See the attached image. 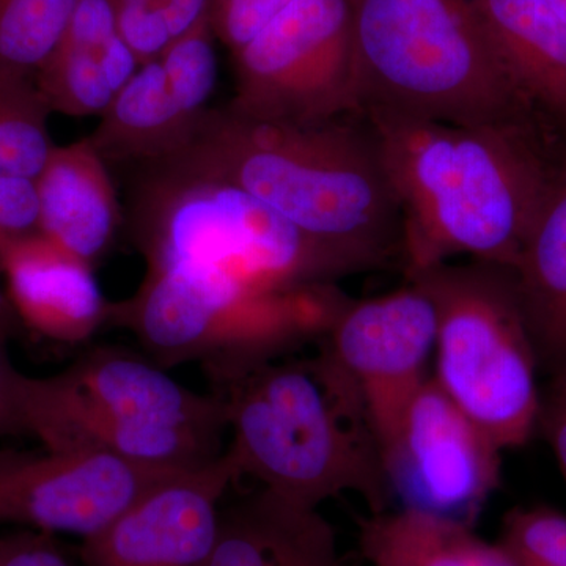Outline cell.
<instances>
[{"label":"cell","mask_w":566,"mask_h":566,"mask_svg":"<svg viewBox=\"0 0 566 566\" xmlns=\"http://www.w3.org/2000/svg\"><path fill=\"white\" fill-rule=\"evenodd\" d=\"M205 566H344L334 528L318 509L263 490L222 510Z\"/></svg>","instance_id":"cell-15"},{"label":"cell","mask_w":566,"mask_h":566,"mask_svg":"<svg viewBox=\"0 0 566 566\" xmlns=\"http://www.w3.org/2000/svg\"><path fill=\"white\" fill-rule=\"evenodd\" d=\"M513 274L539 374L547 379L566 376V167L528 233Z\"/></svg>","instance_id":"cell-16"},{"label":"cell","mask_w":566,"mask_h":566,"mask_svg":"<svg viewBox=\"0 0 566 566\" xmlns=\"http://www.w3.org/2000/svg\"><path fill=\"white\" fill-rule=\"evenodd\" d=\"M115 10L118 33L139 65L159 61L174 41L161 9L156 3L144 2L115 7Z\"/></svg>","instance_id":"cell-26"},{"label":"cell","mask_w":566,"mask_h":566,"mask_svg":"<svg viewBox=\"0 0 566 566\" xmlns=\"http://www.w3.org/2000/svg\"><path fill=\"white\" fill-rule=\"evenodd\" d=\"M137 167L129 226L145 268L208 271L300 303L333 300L352 275L279 212L180 156Z\"/></svg>","instance_id":"cell-4"},{"label":"cell","mask_w":566,"mask_h":566,"mask_svg":"<svg viewBox=\"0 0 566 566\" xmlns=\"http://www.w3.org/2000/svg\"><path fill=\"white\" fill-rule=\"evenodd\" d=\"M17 329V314L11 307L9 297L0 293V344L6 345Z\"/></svg>","instance_id":"cell-32"},{"label":"cell","mask_w":566,"mask_h":566,"mask_svg":"<svg viewBox=\"0 0 566 566\" xmlns=\"http://www.w3.org/2000/svg\"><path fill=\"white\" fill-rule=\"evenodd\" d=\"M499 543L520 566H566V515L546 505L515 506Z\"/></svg>","instance_id":"cell-24"},{"label":"cell","mask_w":566,"mask_h":566,"mask_svg":"<svg viewBox=\"0 0 566 566\" xmlns=\"http://www.w3.org/2000/svg\"><path fill=\"white\" fill-rule=\"evenodd\" d=\"M233 57L229 106L248 117L303 125L359 111L352 0H293Z\"/></svg>","instance_id":"cell-8"},{"label":"cell","mask_w":566,"mask_h":566,"mask_svg":"<svg viewBox=\"0 0 566 566\" xmlns=\"http://www.w3.org/2000/svg\"><path fill=\"white\" fill-rule=\"evenodd\" d=\"M0 566H73L52 534L25 531L0 536Z\"/></svg>","instance_id":"cell-28"},{"label":"cell","mask_w":566,"mask_h":566,"mask_svg":"<svg viewBox=\"0 0 566 566\" xmlns=\"http://www.w3.org/2000/svg\"><path fill=\"white\" fill-rule=\"evenodd\" d=\"M502 452L431 375L382 453L390 501L474 527L501 483Z\"/></svg>","instance_id":"cell-9"},{"label":"cell","mask_w":566,"mask_h":566,"mask_svg":"<svg viewBox=\"0 0 566 566\" xmlns=\"http://www.w3.org/2000/svg\"><path fill=\"white\" fill-rule=\"evenodd\" d=\"M212 39L214 32L211 18H208L186 35L174 40L159 59L175 99L193 118L202 117L208 111V99L218 80V59Z\"/></svg>","instance_id":"cell-23"},{"label":"cell","mask_w":566,"mask_h":566,"mask_svg":"<svg viewBox=\"0 0 566 566\" xmlns=\"http://www.w3.org/2000/svg\"><path fill=\"white\" fill-rule=\"evenodd\" d=\"M524 98L566 142V21L545 0H482Z\"/></svg>","instance_id":"cell-17"},{"label":"cell","mask_w":566,"mask_h":566,"mask_svg":"<svg viewBox=\"0 0 566 566\" xmlns=\"http://www.w3.org/2000/svg\"><path fill=\"white\" fill-rule=\"evenodd\" d=\"M547 6L553 7L554 10L560 14L562 18L566 21V0H545Z\"/></svg>","instance_id":"cell-33"},{"label":"cell","mask_w":566,"mask_h":566,"mask_svg":"<svg viewBox=\"0 0 566 566\" xmlns=\"http://www.w3.org/2000/svg\"><path fill=\"white\" fill-rule=\"evenodd\" d=\"M406 281L420 283L436 305L434 381L502 450L527 444L539 370L512 268L469 260Z\"/></svg>","instance_id":"cell-7"},{"label":"cell","mask_w":566,"mask_h":566,"mask_svg":"<svg viewBox=\"0 0 566 566\" xmlns=\"http://www.w3.org/2000/svg\"><path fill=\"white\" fill-rule=\"evenodd\" d=\"M103 48L91 50L63 41L59 44L35 76L36 88L51 112L103 117L117 95L104 73Z\"/></svg>","instance_id":"cell-22"},{"label":"cell","mask_w":566,"mask_h":566,"mask_svg":"<svg viewBox=\"0 0 566 566\" xmlns=\"http://www.w3.org/2000/svg\"><path fill=\"white\" fill-rule=\"evenodd\" d=\"M226 401L238 479L252 476L293 504L318 509L356 493L371 515L390 502L381 446L353 379L331 354L270 360L216 390Z\"/></svg>","instance_id":"cell-3"},{"label":"cell","mask_w":566,"mask_h":566,"mask_svg":"<svg viewBox=\"0 0 566 566\" xmlns=\"http://www.w3.org/2000/svg\"><path fill=\"white\" fill-rule=\"evenodd\" d=\"M161 9L172 39L192 31L197 24L211 18L212 0H151Z\"/></svg>","instance_id":"cell-31"},{"label":"cell","mask_w":566,"mask_h":566,"mask_svg":"<svg viewBox=\"0 0 566 566\" xmlns=\"http://www.w3.org/2000/svg\"><path fill=\"white\" fill-rule=\"evenodd\" d=\"M359 531L363 556L374 566H520L474 527L408 510L376 513Z\"/></svg>","instance_id":"cell-19"},{"label":"cell","mask_w":566,"mask_h":566,"mask_svg":"<svg viewBox=\"0 0 566 566\" xmlns=\"http://www.w3.org/2000/svg\"><path fill=\"white\" fill-rule=\"evenodd\" d=\"M115 7L129 6V3L151 2V0H112Z\"/></svg>","instance_id":"cell-34"},{"label":"cell","mask_w":566,"mask_h":566,"mask_svg":"<svg viewBox=\"0 0 566 566\" xmlns=\"http://www.w3.org/2000/svg\"><path fill=\"white\" fill-rule=\"evenodd\" d=\"M0 274L14 314L43 337L82 344L107 323L93 266L40 230L0 243Z\"/></svg>","instance_id":"cell-13"},{"label":"cell","mask_w":566,"mask_h":566,"mask_svg":"<svg viewBox=\"0 0 566 566\" xmlns=\"http://www.w3.org/2000/svg\"><path fill=\"white\" fill-rule=\"evenodd\" d=\"M238 480L222 452L202 468L175 472L109 526L82 539L84 566H205L218 539L221 501Z\"/></svg>","instance_id":"cell-12"},{"label":"cell","mask_w":566,"mask_h":566,"mask_svg":"<svg viewBox=\"0 0 566 566\" xmlns=\"http://www.w3.org/2000/svg\"><path fill=\"white\" fill-rule=\"evenodd\" d=\"M36 230L40 229L35 180L0 178V243Z\"/></svg>","instance_id":"cell-27"},{"label":"cell","mask_w":566,"mask_h":566,"mask_svg":"<svg viewBox=\"0 0 566 566\" xmlns=\"http://www.w3.org/2000/svg\"><path fill=\"white\" fill-rule=\"evenodd\" d=\"M95 450H0V524L82 539L98 534L175 472Z\"/></svg>","instance_id":"cell-11"},{"label":"cell","mask_w":566,"mask_h":566,"mask_svg":"<svg viewBox=\"0 0 566 566\" xmlns=\"http://www.w3.org/2000/svg\"><path fill=\"white\" fill-rule=\"evenodd\" d=\"M536 428L545 436L566 482V376L549 378L545 389H539Z\"/></svg>","instance_id":"cell-29"},{"label":"cell","mask_w":566,"mask_h":566,"mask_svg":"<svg viewBox=\"0 0 566 566\" xmlns=\"http://www.w3.org/2000/svg\"><path fill=\"white\" fill-rule=\"evenodd\" d=\"M35 188L40 232L91 266L99 262L117 237L120 210L107 163L91 139L55 147Z\"/></svg>","instance_id":"cell-14"},{"label":"cell","mask_w":566,"mask_h":566,"mask_svg":"<svg viewBox=\"0 0 566 566\" xmlns=\"http://www.w3.org/2000/svg\"><path fill=\"white\" fill-rule=\"evenodd\" d=\"M438 314L416 281L392 293L344 305L319 345L353 379L378 436L381 453L431 374Z\"/></svg>","instance_id":"cell-10"},{"label":"cell","mask_w":566,"mask_h":566,"mask_svg":"<svg viewBox=\"0 0 566 566\" xmlns=\"http://www.w3.org/2000/svg\"><path fill=\"white\" fill-rule=\"evenodd\" d=\"M50 114L35 82H0V178H39L55 148Z\"/></svg>","instance_id":"cell-21"},{"label":"cell","mask_w":566,"mask_h":566,"mask_svg":"<svg viewBox=\"0 0 566 566\" xmlns=\"http://www.w3.org/2000/svg\"><path fill=\"white\" fill-rule=\"evenodd\" d=\"M174 156L279 212L352 275L401 264L400 202L360 111L300 125L256 120L227 104L205 112Z\"/></svg>","instance_id":"cell-2"},{"label":"cell","mask_w":566,"mask_h":566,"mask_svg":"<svg viewBox=\"0 0 566 566\" xmlns=\"http://www.w3.org/2000/svg\"><path fill=\"white\" fill-rule=\"evenodd\" d=\"M293 0H212L214 36L237 52L270 24Z\"/></svg>","instance_id":"cell-25"},{"label":"cell","mask_w":566,"mask_h":566,"mask_svg":"<svg viewBox=\"0 0 566 566\" xmlns=\"http://www.w3.org/2000/svg\"><path fill=\"white\" fill-rule=\"evenodd\" d=\"M24 381L29 433L48 452L95 450L161 469L202 468L222 455V395L188 389L126 349L98 346L62 374Z\"/></svg>","instance_id":"cell-6"},{"label":"cell","mask_w":566,"mask_h":566,"mask_svg":"<svg viewBox=\"0 0 566 566\" xmlns=\"http://www.w3.org/2000/svg\"><path fill=\"white\" fill-rule=\"evenodd\" d=\"M81 0H0V82H35Z\"/></svg>","instance_id":"cell-20"},{"label":"cell","mask_w":566,"mask_h":566,"mask_svg":"<svg viewBox=\"0 0 566 566\" xmlns=\"http://www.w3.org/2000/svg\"><path fill=\"white\" fill-rule=\"evenodd\" d=\"M99 118L87 137L104 161L120 164L177 155L188 147L200 122L181 109L159 61L142 65Z\"/></svg>","instance_id":"cell-18"},{"label":"cell","mask_w":566,"mask_h":566,"mask_svg":"<svg viewBox=\"0 0 566 566\" xmlns=\"http://www.w3.org/2000/svg\"><path fill=\"white\" fill-rule=\"evenodd\" d=\"M370 122L403 218L405 277L457 256L515 268L566 167L543 118L468 126L382 109Z\"/></svg>","instance_id":"cell-1"},{"label":"cell","mask_w":566,"mask_h":566,"mask_svg":"<svg viewBox=\"0 0 566 566\" xmlns=\"http://www.w3.org/2000/svg\"><path fill=\"white\" fill-rule=\"evenodd\" d=\"M21 376L10 363L6 345L0 344V436L29 434L21 405Z\"/></svg>","instance_id":"cell-30"},{"label":"cell","mask_w":566,"mask_h":566,"mask_svg":"<svg viewBox=\"0 0 566 566\" xmlns=\"http://www.w3.org/2000/svg\"><path fill=\"white\" fill-rule=\"evenodd\" d=\"M359 111L455 125L543 118L517 88L482 0H352Z\"/></svg>","instance_id":"cell-5"}]
</instances>
